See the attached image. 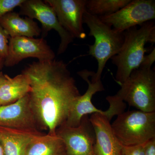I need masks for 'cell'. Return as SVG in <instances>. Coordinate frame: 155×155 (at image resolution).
Listing matches in <instances>:
<instances>
[{
	"instance_id": "1",
	"label": "cell",
	"mask_w": 155,
	"mask_h": 155,
	"mask_svg": "<svg viewBox=\"0 0 155 155\" xmlns=\"http://www.w3.org/2000/svg\"><path fill=\"white\" fill-rule=\"evenodd\" d=\"M67 64L61 60L34 62L22 73L28 76L31 107L40 130L56 134L81 95Z\"/></svg>"
},
{
	"instance_id": "2",
	"label": "cell",
	"mask_w": 155,
	"mask_h": 155,
	"mask_svg": "<svg viewBox=\"0 0 155 155\" xmlns=\"http://www.w3.org/2000/svg\"><path fill=\"white\" fill-rule=\"evenodd\" d=\"M124 40L119 52L111 58L117 67L116 82L121 84L127 80L133 70L138 68L143 61L147 43H155V24L149 21L132 27L124 32Z\"/></svg>"
},
{
	"instance_id": "3",
	"label": "cell",
	"mask_w": 155,
	"mask_h": 155,
	"mask_svg": "<svg viewBox=\"0 0 155 155\" xmlns=\"http://www.w3.org/2000/svg\"><path fill=\"white\" fill-rule=\"evenodd\" d=\"M94 73L87 69L81 70L77 72L78 75L87 83L88 87L85 93L82 95H81L72 106L67 120L63 125L64 126L76 127L80 124L82 117L88 114L99 113L106 116L111 121L114 116H118L125 112L126 104L114 97L109 96L106 98L110 104L109 109L106 111L98 109L92 104L91 99L93 96L97 92L105 90L101 80L96 78Z\"/></svg>"
},
{
	"instance_id": "4",
	"label": "cell",
	"mask_w": 155,
	"mask_h": 155,
	"mask_svg": "<svg viewBox=\"0 0 155 155\" xmlns=\"http://www.w3.org/2000/svg\"><path fill=\"white\" fill-rule=\"evenodd\" d=\"M83 23L89 28V36L94 38L93 45H89V55L97 62V69L94 75L101 79L103 71L108 60L119 52L124 40V32H119L104 23L98 16L86 11L83 16Z\"/></svg>"
},
{
	"instance_id": "5",
	"label": "cell",
	"mask_w": 155,
	"mask_h": 155,
	"mask_svg": "<svg viewBox=\"0 0 155 155\" xmlns=\"http://www.w3.org/2000/svg\"><path fill=\"white\" fill-rule=\"evenodd\" d=\"M151 67L140 65L133 70L116 94L129 106L148 113L155 112V72Z\"/></svg>"
},
{
	"instance_id": "6",
	"label": "cell",
	"mask_w": 155,
	"mask_h": 155,
	"mask_svg": "<svg viewBox=\"0 0 155 155\" xmlns=\"http://www.w3.org/2000/svg\"><path fill=\"white\" fill-rule=\"evenodd\" d=\"M111 127L122 146L144 144L155 138V112L137 110L123 112Z\"/></svg>"
},
{
	"instance_id": "7",
	"label": "cell",
	"mask_w": 155,
	"mask_h": 155,
	"mask_svg": "<svg viewBox=\"0 0 155 155\" xmlns=\"http://www.w3.org/2000/svg\"><path fill=\"white\" fill-rule=\"evenodd\" d=\"M19 8V15L36 19L40 22L42 38L46 36L51 30L58 32L61 38L58 55L62 54L67 51L74 38L60 24L55 12L49 5L41 0H24Z\"/></svg>"
},
{
	"instance_id": "8",
	"label": "cell",
	"mask_w": 155,
	"mask_h": 155,
	"mask_svg": "<svg viewBox=\"0 0 155 155\" xmlns=\"http://www.w3.org/2000/svg\"><path fill=\"white\" fill-rule=\"evenodd\" d=\"M98 17L114 30L124 32L129 28L154 20L155 1L131 0L116 13Z\"/></svg>"
},
{
	"instance_id": "9",
	"label": "cell",
	"mask_w": 155,
	"mask_h": 155,
	"mask_svg": "<svg viewBox=\"0 0 155 155\" xmlns=\"http://www.w3.org/2000/svg\"><path fill=\"white\" fill-rule=\"evenodd\" d=\"M56 133L64 142L65 155H95V132L88 115L82 117L78 126L62 125Z\"/></svg>"
},
{
	"instance_id": "10",
	"label": "cell",
	"mask_w": 155,
	"mask_h": 155,
	"mask_svg": "<svg viewBox=\"0 0 155 155\" xmlns=\"http://www.w3.org/2000/svg\"><path fill=\"white\" fill-rule=\"evenodd\" d=\"M55 58V53L43 38H10L8 52L4 61V66L14 67L28 58H36L38 61H44L54 60Z\"/></svg>"
},
{
	"instance_id": "11",
	"label": "cell",
	"mask_w": 155,
	"mask_h": 155,
	"mask_svg": "<svg viewBox=\"0 0 155 155\" xmlns=\"http://www.w3.org/2000/svg\"><path fill=\"white\" fill-rule=\"evenodd\" d=\"M54 9L60 24L74 38L83 39V16L86 0H45Z\"/></svg>"
},
{
	"instance_id": "12",
	"label": "cell",
	"mask_w": 155,
	"mask_h": 155,
	"mask_svg": "<svg viewBox=\"0 0 155 155\" xmlns=\"http://www.w3.org/2000/svg\"><path fill=\"white\" fill-rule=\"evenodd\" d=\"M0 127L41 131L31 106L29 94L13 104L0 106Z\"/></svg>"
},
{
	"instance_id": "13",
	"label": "cell",
	"mask_w": 155,
	"mask_h": 155,
	"mask_svg": "<svg viewBox=\"0 0 155 155\" xmlns=\"http://www.w3.org/2000/svg\"><path fill=\"white\" fill-rule=\"evenodd\" d=\"M96 134L95 155H122V145L114 134L107 117L99 113L89 117Z\"/></svg>"
},
{
	"instance_id": "14",
	"label": "cell",
	"mask_w": 155,
	"mask_h": 155,
	"mask_svg": "<svg viewBox=\"0 0 155 155\" xmlns=\"http://www.w3.org/2000/svg\"><path fill=\"white\" fill-rule=\"evenodd\" d=\"M43 134L41 131L0 127V145L4 155H25L26 147L31 140Z\"/></svg>"
},
{
	"instance_id": "15",
	"label": "cell",
	"mask_w": 155,
	"mask_h": 155,
	"mask_svg": "<svg viewBox=\"0 0 155 155\" xmlns=\"http://www.w3.org/2000/svg\"><path fill=\"white\" fill-rule=\"evenodd\" d=\"M0 25L10 38L27 37L34 38L41 34V29L33 19L20 17L19 13L9 12L0 18Z\"/></svg>"
},
{
	"instance_id": "16",
	"label": "cell",
	"mask_w": 155,
	"mask_h": 155,
	"mask_svg": "<svg viewBox=\"0 0 155 155\" xmlns=\"http://www.w3.org/2000/svg\"><path fill=\"white\" fill-rule=\"evenodd\" d=\"M31 91L29 78L25 74L21 72L13 78L5 74V78L0 87V106L16 102Z\"/></svg>"
},
{
	"instance_id": "17",
	"label": "cell",
	"mask_w": 155,
	"mask_h": 155,
	"mask_svg": "<svg viewBox=\"0 0 155 155\" xmlns=\"http://www.w3.org/2000/svg\"><path fill=\"white\" fill-rule=\"evenodd\" d=\"M25 155H65V146L57 134H43L28 143Z\"/></svg>"
},
{
	"instance_id": "18",
	"label": "cell",
	"mask_w": 155,
	"mask_h": 155,
	"mask_svg": "<svg viewBox=\"0 0 155 155\" xmlns=\"http://www.w3.org/2000/svg\"><path fill=\"white\" fill-rule=\"evenodd\" d=\"M131 0H86V11L101 17L116 13L127 5Z\"/></svg>"
},
{
	"instance_id": "19",
	"label": "cell",
	"mask_w": 155,
	"mask_h": 155,
	"mask_svg": "<svg viewBox=\"0 0 155 155\" xmlns=\"http://www.w3.org/2000/svg\"><path fill=\"white\" fill-rule=\"evenodd\" d=\"M10 37L0 25V59L5 61L8 54Z\"/></svg>"
},
{
	"instance_id": "20",
	"label": "cell",
	"mask_w": 155,
	"mask_h": 155,
	"mask_svg": "<svg viewBox=\"0 0 155 155\" xmlns=\"http://www.w3.org/2000/svg\"><path fill=\"white\" fill-rule=\"evenodd\" d=\"M24 0H0V18L23 3Z\"/></svg>"
},
{
	"instance_id": "21",
	"label": "cell",
	"mask_w": 155,
	"mask_h": 155,
	"mask_svg": "<svg viewBox=\"0 0 155 155\" xmlns=\"http://www.w3.org/2000/svg\"><path fill=\"white\" fill-rule=\"evenodd\" d=\"M144 144L125 146H122V155H145Z\"/></svg>"
},
{
	"instance_id": "22",
	"label": "cell",
	"mask_w": 155,
	"mask_h": 155,
	"mask_svg": "<svg viewBox=\"0 0 155 155\" xmlns=\"http://www.w3.org/2000/svg\"><path fill=\"white\" fill-rule=\"evenodd\" d=\"M155 61V49L154 48L149 54L145 56L143 61L140 65L152 67Z\"/></svg>"
},
{
	"instance_id": "23",
	"label": "cell",
	"mask_w": 155,
	"mask_h": 155,
	"mask_svg": "<svg viewBox=\"0 0 155 155\" xmlns=\"http://www.w3.org/2000/svg\"><path fill=\"white\" fill-rule=\"evenodd\" d=\"M144 147L145 155H155V138L146 143Z\"/></svg>"
},
{
	"instance_id": "24",
	"label": "cell",
	"mask_w": 155,
	"mask_h": 155,
	"mask_svg": "<svg viewBox=\"0 0 155 155\" xmlns=\"http://www.w3.org/2000/svg\"><path fill=\"white\" fill-rule=\"evenodd\" d=\"M5 78V74H4L2 71H0V87Z\"/></svg>"
},
{
	"instance_id": "25",
	"label": "cell",
	"mask_w": 155,
	"mask_h": 155,
	"mask_svg": "<svg viewBox=\"0 0 155 155\" xmlns=\"http://www.w3.org/2000/svg\"><path fill=\"white\" fill-rule=\"evenodd\" d=\"M4 67V61L0 59V71L2 70Z\"/></svg>"
},
{
	"instance_id": "26",
	"label": "cell",
	"mask_w": 155,
	"mask_h": 155,
	"mask_svg": "<svg viewBox=\"0 0 155 155\" xmlns=\"http://www.w3.org/2000/svg\"><path fill=\"white\" fill-rule=\"evenodd\" d=\"M0 155H4L2 149V147H1V145H0Z\"/></svg>"
}]
</instances>
